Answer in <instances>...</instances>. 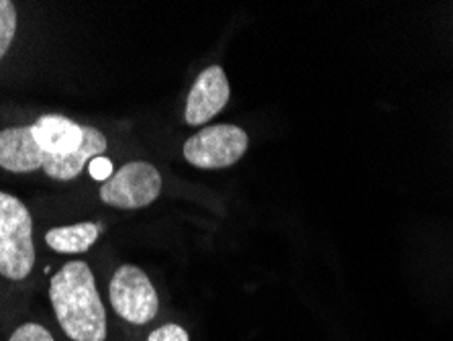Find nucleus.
<instances>
[{"instance_id":"nucleus-12","label":"nucleus","mask_w":453,"mask_h":341,"mask_svg":"<svg viewBox=\"0 0 453 341\" xmlns=\"http://www.w3.org/2000/svg\"><path fill=\"white\" fill-rule=\"evenodd\" d=\"M6 341H56V339H53L48 327H43L42 323H35V321H27V323L19 325Z\"/></svg>"},{"instance_id":"nucleus-6","label":"nucleus","mask_w":453,"mask_h":341,"mask_svg":"<svg viewBox=\"0 0 453 341\" xmlns=\"http://www.w3.org/2000/svg\"><path fill=\"white\" fill-rule=\"evenodd\" d=\"M231 86L221 66H209L198 74L186 98L184 121L190 127L204 125L215 119L229 103Z\"/></svg>"},{"instance_id":"nucleus-11","label":"nucleus","mask_w":453,"mask_h":341,"mask_svg":"<svg viewBox=\"0 0 453 341\" xmlns=\"http://www.w3.org/2000/svg\"><path fill=\"white\" fill-rule=\"evenodd\" d=\"M19 29V12L15 3L0 0V62L9 53Z\"/></svg>"},{"instance_id":"nucleus-2","label":"nucleus","mask_w":453,"mask_h":341,"mask_svg":"<svg viewBox=\"0 0 453 341\" xmlns=\"http://www.w3.org/2000/svg\"><path fill=\"white\" fill-rule=\"evenodd\" d=\"M31 211L21 198L0 190V276L12 283L29 278L37 262Z\"/></svg>"},{"instance_id":"nucleus-1","label":"nucleus","mask_w":453,"mask_h":341,"mask_svg":"<svg viewBox=\"0 0 453 341\" xmlns=\"http://www.w3.org/2000/svg\"><path fill=\"white\" fill-rule=\"evenodd\" d=\"M50 303L59 329L72 341H106L109 321L92 268L82 260L64 264L50 280Z\"/></svg>"},{"instance_id":"nucleus-13","label":"nucleus","mask_w":453,"mask_h":341,"mask_svg":"<svg viewBox=\"0 0 453 341\" xmlns=\"http://www.w3.org/2000/svg\"><path fill=\"white\" fill-rule=\"evenodd\" d=\"M148 341H190V336L186 333L184 327H180L176 323H165L162 327H157V329H153Z\"/></svg>"},{"instance_id":"nucleus-10","label":"nucleus","mask_w":453,"mask_h":341,"mask_svg":"<svg viewBox=\"0 0 453 341\" xmlns=\"http://www.w3.org/2000/svg\"><path fill=\"white\" fill-rule=\"evenodd\" d=\"M101 237V227L92 221H82L76 225H62L53 227L45 233V244L56 253H65V256H76V253H86Z\"/></svg>"},{"instance_id":"nucleus-8","label":"nucleus","mask_w":453,"mask_h":341,"mask_svg":"<svg viewBox=\"0 0 453 341\" xmlns=\"http://www.w3.org/2000/svg\"><path fill=\"white\" fill-rule=\"evenodd\" d=\"M37 145L53 158H68L84 143V125L64 115H43L31 123Z\"/></svg>"},{"instance_id":"nucleus-9","label":"nucleus","mask_w":453,"mask_h":341,"mask_svg":"<svg viewBox=\"0 0 453 341\" xmlns=\"http://www.w3.org/2000/svg\"><path fill=\"white\" fill-rule=\"evenodd\" d=\"M109 150V139L101 129L92 125H84V143L74 156L68 158H53L48 156L43 166L45 176L56 180V182H70L82 174L92 159L103 156Z\"/></svg>"},{"instance_id":"nucleus-4","label":"nucleus","mask_w":453,"mask_h":341,"mask_svg":"<svg viewBox=\"0 0 453 341\" xmlns=\"http://www.w3.org/2000/svg\"><path fill=\"white\" fill-rule=\"evenodd\" d=\"M250 147V137L242 127L231 123L209 125L186 139L184 159L198 170H221L237 164Z\"/></svg>"},{"instance_id":"nucleus-14","label":"nucleus","mask_w":453,"mask_h":341,"mask_svg":"<svg viewBox=\"0 0 453 341\" xmlns=\"http://www.w3.org/2000/svg\"><path fill=\"white\" fill-rule=\"evenodd\" d=\"M112 170H115L112 168V162L106 156H98L88 164V174L95 180H98V182H106L115 174Z\"/></svg>"},{"instance_id":"nucleus-3","label":"nucleus","mask_w":453,"mask_h":341,"mask_svg":"<svg viewBox=\"0 0 453 341\" xmlns=\"http://www.w3.org/2000/svg\"><path fill=\"white\" fill-rule=\"evenodd\" d=\"M162 174L156 166L143 159L127 162L103 182L98 197L101 203L112 209L137 211L156 203L162 195Z\"/></svg>"},{"instance_id":"nucleus-7","label":"nucleus","mask_w":453,"mask_h":341,"mask_svg":"<svg viewBox=\"0 0 453 341\" xmlns=\"http://www.w3.org/2000/svg\"><path fill=\"white\" fill-rule=\"evenodd\" d=\"M45 153L31 133V125L6 127L0 131V168L12 174H33L43 170Z\"/></svg>"},{"instance_id":"nucleus-5","label":"nucleus","mask_w":453,"mask_h":341,"mask_svg":"<svg viewBox=\"0 0 453 341\" xmlns=\"http://www.w3.org/2000/svg\"><path fill=\"white\" fill-rule=\"evenodd\" d=\"M112 311L131 325H148L159 311V297L151 280L139 266H119L109 283Z\"/></svg>"}]
</instances>
